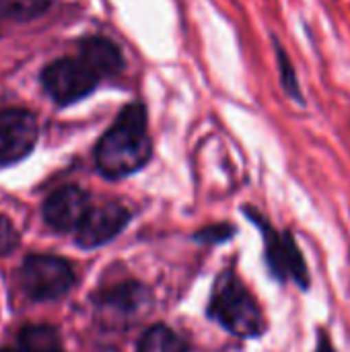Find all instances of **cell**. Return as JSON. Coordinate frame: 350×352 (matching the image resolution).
Segmentation results:
<instances>
[{"label": "cell", "mask_w": 350, "mask_h": 352, "mask_svg": "<svg viewBox=\"0 0 350 352\" xmlns=\"http://www.w3.org/2000/svg\"><path fill=\"white\" fill-rule=\"evenodd\" d=\"M130 223V210L118 202L91 206L80 227L76 229V243L85 250L101 248L118 237Z\"/></svg>", "instance_id": "52a82bcc"}, {"label": "cell", "mask_w": 350, "mask_h": 352, "mask_svg": "<svg viewBox=\"0 0 350 352\" xmlns=\"http://www.w3.org/2000/svg\"><path fill=\"white\" fill-rule=\"evenodd\" d=\"M19 280L33 301H56L74 285L70 264L56 256H29L21 264Z\"/></svg>", "instance_id": "5b68a950"}, {"label": "cell", "mask_w": 350, "mask_h": 352, "mask_svg": "<svg viewBox=\"0 0 350 352\" xmlns=\"http://www.w3.org/2000/svg\"><path fill=\"white\" fill-rule=\"evenodd\" d=\"M19 245V233L6 217H0V256L14 252Z\"/></svg>", "instance_id": "2e32d148"}, {"label": "cell", "mask_w": 350, "mask_h": 352, "mask_svg": "<svg viewBox=\"0 0 350 352\" xmlns=\"http://www.w3.org/2000/svg\"><path fill=\"white\" fill-rule=\"evenodd\" d=\"M274 56H276V68H278V78H281V87L283 91L289 95V99H293L295 103H305V97H303V89H301V82H299V76H297V70L287 54V50L274 41Z\"/></svg>", "instance_id": "4fadbf2b"}, {"label": "cell", "mask_w": 350, "mask_h": 352, "mask_svg": "<svg viewBox=\"0 0 350 352\" xmlns=\"http://www.w3.org/2000/svg\"><path fill=\"white\" fill-rule=\"evenodd\" d=\"M153 157L149 113L144 103L126 105L95 146L97 169L109 179H122L140 171Z\"/></svg>", "instance_id": "6da1fadb"}, {"label": "cell", "mask_w": 350, "mask_h": 352, "mask_svg": "<svg viewBox=\"0 0 350 352\" xmlns=\"http://www.w3.org/2000/svg\"><path fill=\"white\" fill-rule=\"evenodd\" d=\"M149 301H151V295L142 285L124 283V285H116L111 291L103 293L99 299V305L109 307L120 314H136L140 307L149 305Z\"/></svg>", "instance_id": "30bf717a"}, {"label": "cell", "mask_w": 350, "mask_h": 352, "mask_svg": "<svg viewBox=\"0 0 350 352\" xmlns=\"http://www.w3.org/2000/svg\"><path fill=\"white\" fill-rule=\"evenodd\" d=\"M54 0H6L8 6V19L14 21H29L39 14H43Z\"/></svg>", "instance_id": "5bb4252c"}, {"label": "cell", "mask_w": 350, "mask_h": 352, "mask_svg": "<svg viewBox=\"0 0 350 352\" xmlns=\"http://www.w3.org/2000/svg\"><path fill=\"white\" fill-rule=\"evenodd\" d=\"M91 210L89 194L76 186H64L43 202V219L54 231H74Z\"/></svg>", "instance_id": "ba28073f"}, {"label": "cell", "mask_w": 350, "mask_h": 352, "mask_svg": "<svg viewBox=\"0 0 350 352\" xmlns=\"http://www.w3.org/2000/svg\"><path fill=\"white\" fill-rule=\"evenodd\" d=\"M314 352H336L332 340L328 338V334L324 330H320V338H318V344H316V351Z\"/></svg>", "instance_id": "e0dca14e"}, {"label": "cell", "mask_w": 350, "mask_h": 352, "mask_svg": "<svg viewBox=\"0 0 350 352\" xmlns=\"http://www.w3.org/2000/svg\"><path fill=\"white\" fill-rule=\"evenodd\" d=\"M235 233V229L231 225H212V227H206L202 231H198L194 235L196 241H202V243H223L227 239H231Z\"/></svg>", "instance_id": "9a60e30c"}, {"label": "cell", "mask_w": 350, "mask_h": 352, "mask_svg": "<svg viewBox=\"0 0 350 352\" xmlns=\"http://www.w3.org/2000/svg\"><path fill=\"white\" fill-rule=\"evenodd\" d=\"M0 352H17V351H12V349H0Z\"/></svg>", "instance_id": "d6986e66"}, {"label": "cell", "mask_w": 350, "mask_h": 352, "mask_svg": "<svg viewBox=\"0 0 350 352\" xmlns=\"http://www.w3.org/2000/svg\"><path fill=\"white\" fill-rule=\"evenodd\" d=\"M39 136L37 120L27 109H4L0 113V167L14 165L31 155Z\"/></svg>", "instance_id": "8992f818"}, {"label": "cell", "mask_w": 350, "mask_h": 352, "mask_svg": "<svg viewBox=\"0 0 350 352\" xmlns=\"http://www.w3.org/2000/svg\"><path fill=\"white\" fill-rule=\"evenodd\" d=\"M243 214L254 221V225L260 229L262 237H264V260L266 266L270 270V274L281 280V283H289L293 280L297 287H301L303 291L309 289V270L305 264V258L301 254V250L297 248L295 239L291 233H281L276 231L268 219H264L258 210L254 208H243Z\"/></svg>", "instance_id": "3957f363"}, {"label": "cell", "mask_w": 350, "mask_h": 352, "mask_svg": "<svg viewBox=\"0 0 350 352\" xmlns=\"http://www.w3.org/2000/svg\"><path fill=\"white\" fill-rule=\"evenodd\" d=\"M206 314L241 340L260 338L266 332V320L256 297L233 270H225L215 280Z\"/></svg>", "instance_id": "7a4b0ae2"}, {"label": "cell", "mask_w": 350, "mask_h": 352, "mask_svg": "<svg viewBox=\"0 0 350 352\" xmlns=\"http://www.w3.org/2000/svg\"><path fill=\"white\" fill-rule=\"evenodd\" d=\"M78 56H83L103 78L116 76L124 70L122 50L103 35H89L78 43Z\"/></svg>", "instance_id": "9c48e42d"}, {"label": "cell", "mask_w": 350, "mask_h": 352, "mask_svg": "<svg viewBox=\"0 0 350 352\" xmlns=\"http://www.w3.org/2000/svg\"><path fill=\"white\" fill-rule=\"evenodd\" d=\"M2 19H8V6H6V0H0V21Z\"/></svg>", "instance_id": "ac0fdd59"}, {"label": "cell", "mask_w": 350, "mask_h": 352, "mask_svg": "<svg viewBox=\"0 0 350 352\" xmlns=\"http://www.w3.org/2000/svg\"><path fill=\"white\" fill-rule=\"evenodd\" d=\"M19 342L25 352H62L58 330L45 324L25 326L19 334Z\"/></svg>", "instance_id": "7c38bea8"}, {"label": "cell", "mask_w": 350, "mask_h": 352, "mask_svg": "<svg viewBox=\"0 0 350 352\" xmlns=\"http://www.w3.org/2000/svg\"><path fill=\"white\" fill-rule=\"evenodd\" d=\"M136 352H190V346L177 332L157 324L140 336Z\"/></svg>", "instance_id": "8fae6325"}, {"label": "cell", "mask_w": 350, "mask_h": 352, "mask_svg": "<svg viewBox=\"0 0 350 352\" xmlns=\"http://www.w3.org/2000/svg\"><path fill=\"white\" fill-rule=\"evenodd\" d=\"M101 78L103 76L76 54L47 64L41 72V87L58 105H70L89 97L99 87Z\"/></svg>", "instance_id": "277c9868"}]
</instances>
